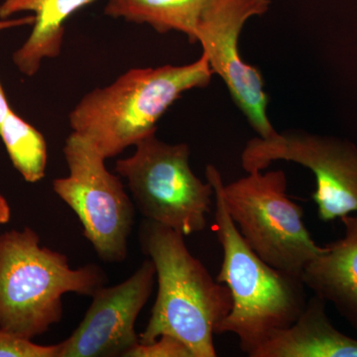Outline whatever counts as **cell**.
<instances>
[{
  "mask_svg": "<svg viewBox=\"0 0 357 357\" xmlns=\"http://www.w3.org/2000/svg\"><path fill=\"white\" fill-rule=\"evenodd\" d=\"M155 278L148 258L126 281L98 289L83 321L61 342L58 357L128 356L139 344L135 324L153 292Z\"/></svg>",
  "mask_w": 357,
  "mask_h": 357,
  "instance_id": "10",
  "label": "cell"
},
{
  "mask_svg": "<svg viewBox=\"0 0 357 357\" xmlns=\"http://www.w3.org/2000/svg\"><path fill=\"white\" fill-rule=\"evenodd\" d=\"M276 161L306 167L316 178L312 199L323 222L357 213V147L349 141L303 130L252 138L241 154L246 173L264 171Z\"/></svg>",
  "mask_w": 357,
  "mask_h": 357,
  "instance_id": "8",
  "label": "cell"
},
{
  "mask_svg": "<svg viewBox=\"0 0 357 357\" xmlns=\"http://www.w3.org/2000/svg\"><path fill=\"white\" fill-rule=\"evenodd\" d=\"M10 110L11 107H9L3 86H2L1 82H0V126H1L2 122L6 119Z\"/></svg>",
  "mask_w": 357,
  "mask_h": 357,
  "instance_id": "19",
  "label": "cell"
},
{
  "mask_svg": "<svg viewBox=\"0 0 357 357\" xmlns=\"http://www.w3.org/2000/svg\"><path fill=\"white\" fill-rule=\"evenodd\" d=\"M126 357H194L189 347L177 337L162 335L150 344H139Z\"/></svg>",
  "mask_w": 357,
  "mask_h": 357,
  "instance_id": "17",
  "label": "cell"
},
{
  "mask_svg": "<svg viewBox=\"0 0 357 357\" xmlns=\"http://www.w3.org/2000/svg\"><path fill=\"white\" fill-rule=\"evenodd\" d=\"M213 75L204 54L191 64L129 70L84 96L70 112V128L114 158L156 133L171 105L185 91L206 88Z\"/></svg>",
  "mask_w": 357,
  "mask_h": 357,
  "instance_id": "3",
  "label": "cell"
},
{
  "mask_svg": "<svg viewBox=\"0 0 357 357\" xmlns=\"http://www.w3.org/2000/svg\"><path fill=\"white\" fill-rule=\"evenodd\" d=\"M96 0H4L0 20L31 13L34 23L29 37L14 52L13 61L21 74L33 77L45 60L57 58L62 52L66 23L70 16Z\"/></svg>",
  "mask_w": 357,
  "mask_h": 357,
  "instance_id": "12",
  "label": "cell"
},
{
  "mask_svg": "<svg viewBox=\"0 0 357 357\" xmlns=\"http://www.w3.org/2000/svg\"><path fill=\"white\" fill-rule=\"evenodd\" d=\"M60 349V344H34L0 328V357H58Z\"/></svg>",
  "mask_w": 357,
  "mask_h": 357,
  "instance_id": "16",
  "label": "cell"
},
{
  "mask_svg": "<svg viewBox=\"0 0 357 357\" xmlns=\"http://www.w3.org/2000/svg\"><path fill=\"white\" fill-rule=\"evenodd\" d=\"M270 4V0H217L197 29V43L202 45L211 70L222 79L232 100L261 138L272 137L277 131L267 115L269 98L261 73L241 58L239 37L246 22L266 13Z\"/></svg>",
  "mask_w": 357,
  "mask_h": 357,
  "instance_id": "9",
  "label": "cell"
},
{
  "mask_svg": "<svg viewBox=\"0 0 357 357\" xmlns=\"http://www.w3.org/2000/svg\"><path fill=\"white\" fill-rule=\"evenodd\" d=\"M63 152L69 175L53 181L54 192L76 213L84 237L100 259L124 261L135 220V204L121 176L110 173L105 156L79 134L68 136Z\"/></svg>",
  "mask_w": 357,
  "mask_h": 357,
  "instance_id": "7",
  "label": "cell"
},
{
  "mask_svg": "<svg viewBox=\"0 0 357 357\" xmlns=\"http://www.w3.org/2000/svg\"><path fill=\"white\" fill-rule=\"evenodd\" d=\"M217 0H109L105 14L115 20L147 24L160 34L176 31L197 43L204 14Z\"/></svg>",
  "mask_w": 357,
  "mask_h": 357,
  "instance_id": "14",
  "label": "cell"
},
{
  "mask_svg": "<svg viewBox=\"0 0 357 357\" xmlns=\"http://www.w3.org/2000/svg\"><path fill=\"white\" fill-rule=\"evenodd\" d=\"M340 220L344 236L324 246L301 278L314 296L332 304L357 331V215Z\"/></svg>",
  "mask_w": 357,
  "mask_h": 357,
  "instance_id": "11",
  "label": "cell"
},
{
  "mask_svg": "<svg viewBox=\"0 0 357 357\" xmlns=\"http://www.w3.org/2000/svg\"><path fill=\"white\" fill-rule=\"evenodd\" d=\"M206 177L213 189L215 229L223 253L217 281L232 296L231 311L217 335H236L241 351L251 357L275 333L297 321L306 307L307 287L301 276L270 266L251 250L225 208L222 174L208 165Z\"/></svg>",
  "mask_w": 357,
  "mask_h": 357,
  "instance_id": "2",
  "label": "cell"
},
{
  "mask_svg": "<svg viewBox=\"0 0 357 357\" xmlns=\"http://www.w3.org/2000/svg\"><path fill=\"white\" fill-rule=\"evenodd\" d=\"M96 264L73 269L67 256L44 248L30 227L0 234V328L33 340L64 316L63 296H91L107 283Z\"/></svg>",
  "mask_w": 357,
  "mask_h": 357,
  "instance_id": "4",
  "label": "cell"
},
{
  "mask_svg": "<svg viewBox=\"0 0 357 357\" xmlns=\"http://www.w3.org/2000/svg\"><path fill=\"white\" fill-rule=\"evenodd\" d=\"M34 23V16L26 15L20 18H7L0 20V32L13 28L22 27V26H32Z\"/></svg>",
  "mask_w": 357,
  "mask_h": 357,
  "instance_id": "18",
  "label": "cell"
},
{
  "mask_svg": "<svg viewBox=\"0 0 357 357\" xmlns=\"http://www.w3.org/2000/svg\"><path fill=\"white\" fill-rule=\"evenodd\" d=\"M317 296L292 326L275 333L251 357H357V340L340 332Z\"/></svg>",
  "mask_w": 357,
  "mask_h": 357,
  "instance_id": "13",
  "label": "cell"
},
{
  "mask_svg": "<svg viewBox=\"0 0 357 357\" xmlns=\"http://www.w3.org/2000/svg\"><path fill=\"white\" fill-rule=\"evenodd\" d=\"M134 147L131 156L117 160L115 172L128 181L141 215L184 236L203 231L213 189L192 172L189 145L170 144L153 133Z\"/></svg>",
  "mask_w": 357,
  "mask_h": 357,
  "instance_id": "6",
  "label": "cell"
},
{
  "mask_svg": "<svg viewBox=\"0 0 357 357\" xmlns=\"http://www.w3.org/2000/svg\"><path fill=\"white\" fill-rule=\"evenodd\" d=\"M283 170L253 171L222 182L225 208L251 250L270 266L301 276L323 250L304 222V211L289 199Z\"/></svg>",
  "mask_w": 357,
  "mask_h": 357,
  "instance_id": "5",
  "label": "cell"
},
{
  "mask_svg": "<svg viewBox=\"0 0 357 357\" xmlns=\"http://www.w3.org/2000/svg\"><path fill=\"white\" fill-rule=\"evenodd\" d=\"M11 210L7 199L0 194V225H6L10 220Z\"/></svg>",
  "mask_w": 357,
  "mask_h": 357,
  "instance_id": "20",
  "label": "cell"
},
{
  "mask_svg": "<svg viewBox=\"0 0 357 357\" xmlns=\"http://www.w3.org/2000/svg\"><path fill=\"white\" fill-rule=\"evenodd\" d=\"M139 241L143 253L153 262L158 281L151 317L139 335V344L169 335L182 340L194 357L217 356L213 337L232 307L229 287L213 278L190 252L185 236L170 227L144 218Z\"/></svg>",
  "mask_w": 357,
  "mask_h": 357,
  "instance_id": "1",
  "label": "cell"
},
{
  "mask_svg": "<svg viewBox=\"0 0 357 357\" xmlns=\"http://www.w3.org/2000/svg\"><path fill=\"white\" fill-rule=\"evenodd\" d=\"M0 138L14 168L28 183L45 177L48 163V146L43 134L13 109L0 126Z\"/></svg>",
  "mask_w": 357,
  "mask_h": 357,
  "instance_id": "15",
  "label": "cell"
}]
</instances>
